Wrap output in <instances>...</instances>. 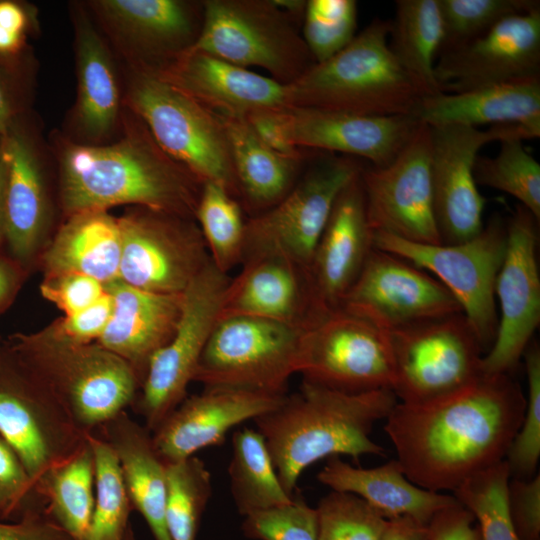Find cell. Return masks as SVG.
<instances>
[{
    "mask_svg": "<svg viewBox=\"0 0 540 540\" xmlns=\"http://www.w3.org/2000/svg\"><path fill=\"white\" fill-rule=\"evenodd\" d=\"M286 395L206 388L174 409L156 428L153 444L166 463L188 459L220 445L236 425L274 410Z\"/></svg>",
    "mask_w": 540,
    "mask_h": 540,
    "instance_id": "obj_23",
    "label": "cell"
},
{
    "mask_svg": "<svg viewBox=\"0 0 540 540\" xmlns=\"http://www.w3.org/2000/svg\"><path fill=\"white\" fill-rule=\"evenodd\" d=\"M373 248L359 175L338 196L306 268L315 318L340 308Z\"/></svg>",
    "mask_w": 540,
    "mask_h": 540,
    "instance_id": "obj_20",
    "label": "cell"
},
{
    "mask_svg": "<svg viewBox=\"0 0 540 540\" xmlns=\"http://www.w3.org/2000/svg\"><path fill=\"white\" fill-rule=\"evenodd\" d=\"M41 293L67 316L102 297L106 293V285L81 273H59L50 275L42 283Z\"/></svg>",
    "mask_w": 540,
    "mask_h": 540,
    "instance_id": "obj_48",
    "label": "cell"
},
{
    "mask_svg": "<svg viewBox=\"0 0 540 540\" xmlns=\"http://www.w3.org/2000/svg\"><path fill=\"white\" fill-rule=\"evenodd\" d=\"M364 166L355 157L318 152L285 197L246 220L242 262L277 256L306 269L338 196Z\"/></svg>",
    "mask_w": 540,
    "mask_h": 540,
    "instance_id": "obj_8",
    "label": "cell"
},
{
    "mask_svg": "<svg viewBox=\"0 0 540 540\" xmlns=\"http://www.w3.org/2000/svg\"><path fill=\"white\" fill-rule=\"evenodd\" d=\"M127 103L169 157L202 184H221L240 198L229 142L218 115L143 66H135L131 75Z\"/></svg>",
    "mask_w": 540,
    "mask_h": 540,
    "instance_id": "obj_5",
    "label": "cell"
},
{
    "mask_svg": "<svg viewBox=\"0 0 540 540\" xmlns=\"http://www.w3.org/2000/svg\"><path fill=\"white\" fill-rule=\"evenodd\" d=\"M27 23V14L19 4L0 1V54H12L21 48Z\"/></svg>",
    "mask_w": 540,
    "mask_h": 540,
    "instance_id": "obj_53",
    "label": "cell"
},
{
    "mask_svg": "<svg viewBox=\"0 0 540 540\" xmlns=\"http://www.w3.org/2000/svg\"><path fill=\"white\" fill-rule=\"evenodd\" d=\"M317 479L332 491L360 497L387 519L408 517L428 525L438 511L458 502L453 495L412 483L397 459L378 467L362 468L333 456L328 458Z\"/></svg>",
    "mask_w": 540,
    "mask_h": 540,
    "instance_id": "obj_27",
    "label": "cell"
},
{
    "mask_svg": "<svg viewBox=\"0 0 540 540\" xmlns=\"http://www.w3.org/2000/svg\"><path fill=\"white\" fill-rule=\"evenodd\" d=\"M340 309L390 332L462 313L452 294L428 272L373 248Z\"/></svg>",
    "mask_w": 540,
    "mask_h": 540,
    "instance_id": "obj_17",
    "label": "cell"
},
{
    "mask_svg": "<svg viewBox=\"0 0 540 540\" xmlns=\"http://www.w3.org/2000/svg\"><path fill=\"white\" fill-rule=\"evenodd\" d=\"M523 358L528 383L522 422L506 454L511 477L531 478L540 458V347L531 340Z\"/></svg>",
    "mask_w": 540,
    "mask_h": 540,
    "instance_id": "obj_45",
    "label": "cell"
},
{
    "mask_svg": "<svg viewBox=\"0 0 540 540\" xmlns=\"http://www.w3.org/2000/svg\"><path fill=\"white\" fill-rule=\"evenodd\" d=\"M316 510L318 540H382L389 520L360 497L332 490Z\"/></svg>",
    "mask_w": 540,
    "mask_h": 540,
    "instance_id": "obj_43",
    "label": "cell"
},
{
    "mask_svg": "<svg viewBox=\"0 0 540 540\" xmlns=\"http://www.w3.org/2000/svg\"><path fill=\"white\" fill-rule=\"evenodd\" d=\"M67 343L72 351L66 362L67 381L77 416L90 424L111 418L133 396L130 364L102 346Z\"/></svg>",
    "mask_w": 540,
    "mask_h": 540,
    "instance_id": "obj_32",
    "label": "cell"
},
{
    "mask_svg": "<svg viewBox=\"0 0 540 540\" xmlns=\"http://www.w3.org/2000/svg\"><path fill=\"white\" fill-rule=\"evenodd\" d=\"M397 402L389 388L353 393L303 379L297 392L254 421L282 486L294 496L302 472L323 458L384 456L370 434Z\"/></svg>",
    "mask_w": 540,
    "mask_h": 540,
    "instance_id": "obj_3",
    "label": "cell"
},
{
    "mask_svg": "<svg viewBox=\"0 0 540 540\" xmlns=\"http://www.w3.org/2000/svg\"><path fill=\"white\" fill-rule=\"evenodd\" d=\"M96 499L84 540H131L127 536L129 495L114 447L91 440Z\"/></svg>",
    "mask_w": 540,
    "mask_h": 540,
    "instance_id": "obj_39",
    "label": "cell"
},
{
    "mask_svg": "<svg viewBox=\"0 0 540 540\" xmlns=\"http://www.w3.org/2000/svg\"><path fill=\"white\" fill-rule=\"evenodd\" d=\"M303 326L231 316L216 322L193 380L206 388H231L286 395L297 373Z\"/></svg>",
    "mask_w": 540,
    "mask_h": 540,
    "instance_id": "obj_10",
    "label": "cell"
},
{
    "mask_svg": "<svg viewBox=\"0 0 540 540\" xmlns=\"http://www.w3.org/2000/svg\"><path fill=\"white\" fill-rule=\"evenodd\" d=\"M229 280L210 259L182 292L174 333L147 364L142 407L150 427L157 428L176 409L194 379Z\"/></svg>",
    "mask_w": 540,
    "mask_h": 540,
    "instance_id": "obj_12",
    "label": "cell"
},
{
    "mask_svg": "<svg viewBox=\"0 0 540 540\" xmlns=\"http://www.w3.org/2000/svg\"><path fill=\"white\" fill-rule=\"evenodd\" d=\"M121 252L119 219L107 211L70 215L45 255L50 275L81 273L105 285L118 279Z\"/></svg>",
    "mask_w": 540,
    "mask_h": 540,
    "instance_id": "obj_29",
    "label": "cell"
},
{
    "mask_svg": "<svg viewBox=\"0 0 540 540\" xmlns=\"http://www.w3.org/2000/svg\"><path fill=\"white\" fill-rule=\"evenodd\" d=\"M281 111H259L246 117L258 138L274 152L287 158L305 162L319 151L302 150L292 146L286 138Z\"/></svg>",
    "mask_w": 540,
    "mask_h": 540,
    "instance_id": "obj_51",
    "label": "cell"
},
{
    "mask_svg": "<svg viewBox=\"0 0 540 540\" xmlns=\"http://www.w3.org/2000/svg\"><path fill=\"white\" fill-rule=\"evenodd\" d=\"M92 7L109 30L138 58L157 69L191 48L202 27V2L98 0Z\"/></svg>",
    "mask_w": 540,
    "mask_h": 540,
    "instance_id": "obj_22",
    "label": "cell"
},
{
    "mask_svg": "<svg viewBox=\"0 0 540 540\" xmlns=\"http://www.w3.org/2000/svg\"><path fill=\"white\" fill-rule=\"evenodd\" d=\"M113 299L111 319L98 339L100 346L125 361L147 366L165 345L178 322L182 293L161 294L141 290L120 280L106 285Z\"/></svg>",
    "mask_w": 540,
    "mask_h": 540,
    "instance_id": "obj_26",
    "label": "cell"
},
{
    "mask_svg": "<svg viewBox=\"0 0 540 540\" xmlns=\"http://www.w3.org/2000/svg\"><path fill=\"white\" fill-rule=\"evenodd\" d=\"M297 373L346 392L392 390L388 332L340 308L326 312L303 328Z\"/></svg>",
    "mask_w": 540,
    "mask_h": 540,
    "instance_id": "obj_11",
    "label": "cell"
},
{
    "mask_svg": "<svg viewBox=\"0 0 540 540\" xmlns=\"http://www.w3.org/2000/svg\"><path fill=\"white\" fill-rule=\"evenodd\" d=\"M394 367L392 391L406 404L454 394L482 375L485 351L467 318L456 313L388 332Z\"/></svg>",
    "mask_w": 540,
    "mask_h": 540,
    "instance_id": "obj_9",
    "label": "cell"
},
{
    "mask_svg": "<svg viewBox=\"0 0 540 540\" xmlns=\"http://www.w3.org/2000/svg\"><path fill=\"white\" fill-rule=\"evenodd\" d=\"M194 216L213 265L227 274L241 264L246 220L229 190L215 182L203 183Z\"/></svg>",
    "mask_w": 540,
    "mask_h": 540,
    "instance_id": "obj_36",
    "label": "cell"
},
{
    "mask_svg": "<svg viewBox=\"0 0 540 540\" xmlns=\"http://www.w3.org/2000/svg\"><path fill=\"white\" fill-rule=\"evenodd\" d=\"M202 6L201 31L189 49L243 68H263L284 85L315 63L299 23L272 0H205Z\"/></svg>",
    "mask_w": 540,
    "mask_h": 540,
    "instance_id": "obj_7",
    "label": "cell"
},
{
    "mask_svg": "<svg viewBox=\"0 0 540 540\" xmlns=\"http://www.w3.org/2000/svg\"><path fill=\"white\" fill-rule=\"evenodd\" d=\"M413 116L430 127L518 125L540 136V76L424 96Z\"/></svg>",
    "mask_w": 540,
    "mask_h": 540,
    "instance_id": "obj_25",
    "label": "cell"
},
{
    "mask_svg": "<svg viewBox=\"0 0 540 540\" xmlns=\"http://www.w3.org/2000/svg\"><path fill=\"white\" fill-rule=\"evenodd\" d=\"M523 142L520 138L505 139L495 157L478 156L474 178L477 185L514 197L540 221V164Z\"/></svg>",
    "mask_w": 540,
    "mask_h": 540,
    "instance_id": "obj_37",
    "label": "cell"
},
{
    "mask_svg": "<svg viewBox=\"0 0 540 540\" xmlns=\"http://www.w3.org/2000/svg\"><path fill=\"white\" fill-rule=\"evenodd\" d=\"M7 164L4 235L13 253L29 257L47 219V200L38 157L28 139L11 128L0 139Z\"/></svg>",
    "mask_w": 540,
    "mask_h": 540,
    "instance_id": "obj_28",
    "label": "cell"
},
{
    "mask_svg": "<svg viewBox=\"0 0 540 540\" xmlns=\"http://www.w3.org/2000/svg\"><path fill=\"white\" fill-rule=\"evenodd\" d=\"M443 40L438 0H397L390 20L389 47L422 92L439 93L434 66Z\"/></svg>",
    "mask_w": 540,
    "mask_h": 540,
    "instance_id": "obj_33",
    "label": "cell"
},
{
    "mask_svg": "<svg viewBox=\"0 0 540 540\" xmlns=\"http://www.w3.org/2000/svg\"><path fill=\"white\" fill-rule=\"evenodd\" d=\"M434 76L443 93L540 76V9L509 16L479 37L441 54Z\"/></svg>",
    "mask_w": 540,
    "mask_h": 540,
    "instance_id": "obj_18",
    "label": "cell"
},
{
    "mask_svg": "<svg viewBox=\"0 0 540 540\" xmlns=\"http://www.w3.org/2000/svg\"><path fill=\"white\" fill-rule=\"evenodd\" d=\"M118 280L161 294H180L210 261L203 236L182 217L144 208L119 219Z\"/></svg>",
    "mask_w": 540,
    "mask_h": 540,
    "instance_id": "obj_16",
    "label": "cell"
},
{
    "mask_svg": "<svg viewBox=\"0 0 540 540\" xmlns=\"http://www.w3.org/2000/svg\"><path fill=\"white\" fill-rule=\"evenodd\" d=\"M510 469L503 460L465 480L453 496L469 510L478 525L482 540H520L507 507Z\"/></svg>",
    "mask_w": 540,
    "mask_h": 540,
    "instance_id": "obj_40",
    "label": "cell"
},
{
    "mask_svg": "<svg viewBox=\"0 0 540 540\" xmlns=\"http://www.w3.org/2000/svg\"><path fill=\"white\" fill-rule=\"evenodd\" d=\"M154 70L217 115L246 118L289 108L286 85L202 51L188 49Z\"/></svg>",
    "mask_w": 540,
    "mask_h": 540,
    "instance_id": "obj_21",
    "label": "cell"
},
{
    "mask_svg": "<svg viewBox=\"0 0 540 540\" xmlns=\"http://www.w3.org/2000/svg\"><path fill=\"white\" fill-rule=\"evenodd\" d=\"M0 434L21 458L30 474L46 463L48 448L30 410L15 396L0 392Z\"/></svg>",
    "mask_w": 540,
    "mask_h": 540,
    "instance_id": "obj_47",
    "label": "cell"
},
{
    "mask_svg": "<svg viewBox=\"0 0 540 540\" xmlns=\"http://www.w3.org/2000/svg\"><path fill=\"white\" fill-rule=\"evenodd\" d=\"M438 3L443 25L438 57L479 37L509 16L540 9L538 0H438Z\"/></svg>",
    "mask_w": 540,
    "mask_h": 540,
    "instance_id": "obj_41",
    "label": "cell"
},
{
    "mask_svg": "<svg viewBox=\"0 0 540 540\" xmlns=\"http://www.w3.org/2000/svg\"><path fill=\"white\" fill-rule=\"evenodd\" d=\"M218 116L229 142L240 199L252 211V216L259 214L286 196L295 185V176L304 162L268 148L246 118Z\"/></svg>",
    "mask_w": 540,
    "mask_h": 540,
    "instance_id": "obj_30",
    "label": "cell"
},
{
    "mask_svg": "<svg viewBox=\"0 0 540 540\" xmlns=\"http://www.w3.org/2000/svg\"><path fill=\"white\" fill-rule=\"evenodd\" d=\"M430 136L434 208L441 241L461 243L476 236L484 226L486 200L474 178L481 148L509 138L525 141L534 137L518 125H496L486 130L442 125L430 127Z\"/></svg>",
    "mask_w": 540,
    "mask_h": 540,
    "instance_id": "obj_15",
    "label": "cell"
},
{
    "mask_svg": "<svg viewBox=\"0 0 540 540\" xmlns=\"http://www.w3.org/2000/svg\"><path fill=\"white\" fill-rule=\"evenodd\" d=\"M360 179L373 232L423 244L442 243L434 208L428 125L420 123L389 164L365 165Z\"/></svg>",
    "mask_w": 540,
    "mask_h": 540,
    "instance_id": "obj_13",
    "label": "cell"
},
{
    "mask_svg": "<svg viewBox=\"0 0 540 540\" xmlns=\"http://www.w3.org/2000/svg\"><path fill=\"white\" fill-rule=\"evenodd\" d=\"M358 4L355 0H308L302 37L314 59L321 63L345 48L356 36Z\"/></svg>",
    "mask_w": 540,
    "mask_h": 540,
    "instance_id": "obj_42",
    "label": "cell"
},
{
    "mask_svg": "<svg viewBox=\"0 0 540 540\" xmlns=\"http://www.w3.org/2000/svg\"><path fill=\"white\" fill-rule=\"evenodd\" d=\"M428 540H482L472 513L459 502L438 511L428 523Z\"/></svg>",
    "mask_w": 540,
    "mask_h": 540,
    "instance_id": "obj_52",
    "label": "cell"
},
{
    "mask_svg": "<svg viewBox=\"0 0 540 540\" xmlns=\"http://www.w3.org/2000/svg\"><path fill=\"white\" fill-rule=\"evenodd\" d=\"M390 20L374 18L340 52L287 84L289 107L364 116L413 115L426 96L389 47Z\"/></svg>",
    "mask_w": 540,
    "mask_h": 540,
    "instance_id": "obj_4",
    "label": "cell"
},
{
    "mask_svg": "<svg viewBox=\"0 0 540 540\" xmlns=\"http://www.w3.org/2000/svg\"><path fill=\"white\" fill-rule=\"evenodd\" d=\"M229 280L219 318L249 316L306 326L315 319L306 269L277 256L245 259Z\"/></svg>",
    "mask_w": 540,
    "mask_h": 540,
    "instance_id": "obj_24",
    "label": "cell"
},
{
    "mask_svg": "<svg viewBox=\"0 0 540 540\" xmlns=\"http://www.w3.org/2000/svg\"><path fill=\"white\" fill-rule=\"evenodd\" d=\"M24 481V474L10 450L0 442V485L15 488Z\"/></svg>",
    "mask_w": 540,
    "mask_h": 540,
    "instance_id": "obj_56",
    "label": "cell"
},
{
    "mask_svg": "<svg viewBox=\"0 0 540 540\" xmlns=\"http://www.w3.org/2000/svg\"><path fill=\"white\" fill-rule=\"evenodd\" d=\"M7 177V164L0 142V237L4 235V203Z\"/></svg>",
    "mask_w": 540,
    "mask_h": 540,
    "instance_id": "obj_59",
    "label": "cell"
},
{
    "mask_svg": "<svg viewBox=\"0 0 540 540\" xmlns=\"http://www.w3.org/2000/svg\"><path fill=\"white\" fill-rule=\"evenodd\" d=\"M506 242V221L498 215L476 236L457 244H423L373 232L374 248L428 272L452 294L485 353L494 342L498 326L495 283Z\"/></svg>",
    "mask_w": 540,
    "mask_h": 540,
    "instance_id": "obj_6",
    "label": "cell"
},
{
    "mask_svg": "<svg viewBox=\"0 0 540 540\" xmlns=\"http://www.w3.org/2000/svg\"><path fill=\"white\" fill-rule=\"evenodd\" d=\"M93 458L89 454L75 458L54 477L53 508L60 523L74 540H84L92 519Z\"/></svg>",
    "mask_w": 540,
    "mask_h": 540,
    "instance_id": "obj_44",
    "label": "cell"
},
{
    "mask_svg": "<svg viewBox=\"0 0 540 540\" xmlns=\"http://www.w3.org/2000/svg\"><path fill=\"white\" fill-rule=\"evenodd\" d=\"M242 530L257 540H318V514L302 498L244 516Z\"/></svg>",
    "mask_w": 540,
    "mask_h": 540,
    "instance_id": "obj_46",
    "label": "cell"
},
{
    "mask_svg": "<svg viewBox=\"0 0 540 540\" xmlns=\"http://www.w3.org/2000/svg\"><path fill=\"white\" fill-rule=\"evenodd\" d=\"M59 159L69 215L124 204L182 218L195 214L203 184L158 146L143 123L114 143H66Z\"/></svg>",
    "mask_w": 540,
    "mask_h": 540,
    "instance_id": "obj_2",
    "label": "cell"
},
{
    "mask_svg": "<svg viewBox=\"0 0 540 540\" xmlns=\"http://www.w3.org/2000/svg\"><path fill=\"white\" fill-rule=\"evenodd\" d=\"M0 540H74L65 530L55 524L27 518L20 523L0 522Z\"/></svg>",
    "mask_w": 540,
    "mask_h": 540,
    "instance_id": "obj_54",
    "label": "cell"
},
{
    "mask_svg": "<svg viewBox=\"0 0 540 540\" xmlns=\"http://www.w3.org/2000/svg\"><path fill=\"white\" fill-rule=\"evenodd\" d=\"M114 449L129 498L143 515L155 540H171L165 524L167 463L158 454L153 440L131 427Z\"/></svg>",
    "mask_w": 540,
    "mask_h": 540,
    "instance_id": "obj_35",
    "label": "cell"
},
{
    "mask_svg": "<svg viewBox=\"0 0 540 540\" xmlns=\"http://www.w3.org/2000/svg\"><path fill=\"white\" fill-rule=\"evenodd\" d=\"M382 540H428V525L408 517L389 519Z\"/></svg>",
    "mask_w": 540,
    "mask_h": 540,
    "instance_id": "obj_55",
    "label": "cell"
},
{
    "mask_svg": "<svg viewBox=\"0 0 540 540\" xmlns=\"http://www.w3.org/2000/svg\"><path fill=\"white\" fill-rule=\"evenodd\" d=\"M510 520L520 540H540V475L511 477L507 486Z\"/></svg>",
    "mask_w": 540,
    "mask_h": 540,
    "instance_id": "obj_49",
    "label": "cell"
},
{
    "mask_svg": "<svg viewBox=\"0 0 540 540\" xmlns=\"http://www.w3.org/2000/svg\"><path fill=\"white\" fill-rule=\"evenodd\" d=\"M76 124L96 144L114 130L120 111V90L113 60L94 27L85 18L77 21Z\"/></svg>",
    "mask_w": 540,
    "mask_h": 540,
    "instance_id": "obj_31",
    "label": "cell"
},
{
    "mask_svg": "<svg viewBox=\"0 0 540 540\" xmlns=\"http://www.w3.org/2000/svg\"><path fill=\"white\" fill-rule=\"evenodd\" d=\"M10 288V276L5 267L0 263V301L7 295Z\"/></svg>",
    "mask_w": 540,
    "mask_h": 540,
    "instance_id": "obj_60",
    "label": "cell"
},
{
    "mask_svg": "<svg viewBox=\"0 0 540 540\" xmlns=\"http://www.w3.org/2000/svg\"><path fill=\"white\" fill-rule=\"evenodd\" d=\"M12 108L7 94L0 83V139L11 128Z\"/></svg>",
    "mask_w": 540,
    "mask_h": 540,
    "instance_id": "obj_58",
    "label": "cell"
},
{
    "mask_svg": "<svg viewBox=\"0 0 540 540\" xmlns=\"http://www.w3.org/2000/svg\"><path fill=\"white\" fill-rule=\"evenodd\" d=\"M282 117L292 146L364 159L374 167L389 164L420 125L413 115L364 116L306 107H289Z\"/></svg>",
    "mask_w": 540,
    "mask_h": 540,
    "instance_id": "obj_19",
    "label": "cell"
},
{
    "mask_svg": "<svg viewBox=\"0 0 540 540\" xmlns=\"http://www.w3.org/2000/svg\"><path fill=\"white\" fill-rule=\"evenodd\" d=\"M228 474L235 506L243 516L287 504L294 498L282 486L258 430L246 427L233 434Z\"/></svg>",
    "mask_w": 540,
    "mask_h": 540,
    "instance_id": "obj_34",
    "label": "cell"
},
{
    "mask_svg": "<svg viewBox=\"0 0 540 540\" xmlns=\"http://www.w3.org/2000/svg\"><path fill=\"white\" fill-rule=\"evenodd\" d=\"M525 406L526 395L511 374H483L436 401H398L384 430L412 483L453 492L471 476L505 460Z\"/></svg>",
    "mask_w": 540,
    "mask_h": 540,
    "instance_id": "obj_1",
    "label": "cell"
},
{
    "mask_svg": "<svg viewBox=\"0 0 540 540\" xmlns=\"http://www.w3.org/2000/svg\"><path fill=\"white\" fill-rule=\"evenodd\" d=\"M165 524L171 540H195L211 496V475L196 457L167 463Z\"/></svg>",
    "mask_w": 540,
    "mask_h": 540,
    "instance_id": "obj_38",
    "label": "cell"
},
{
    "mask_svg": "<svg viewBox=\"0 0 540 540\" xmlns=\"http://www.w3.org/2000/svg\"><path fill=\"white\" fill-rule=\"evenodd\" d=\"M273 4L291 19L301 24L304 17L306 2L304 0H272Z\"/></svg>",
    "mask_w": 540,
    "mask_h": 540,
    "instance_id": "obj_57",
    "label": "cell"
},
{
    "mask_svg": "<svg viewBox=\"0 0 540 540\" xmlns=\"http://www.w3.org/2000/svg\"><path fill=\"white\" fill-rule=\"evenodd\" d=\"M506 230V251L495 283L500 315L494 342L482 358L485 375L511 374L540 323L539 221L517 205Z\"/></svg>",
    "mask_w": 540,
    "mask_h": 540,
    "instance_id": "obj_14",
    "label": "cell"
},
{
    "mask_svg": "<svg viewBox=\"0 0 540 540\" xmlns=\"http://www.w3.org/2000/svg\"><path fill=\"white\" fill-rule=\"evenodd\" d=\"M113 312V299L106 293L88 307L65 316L56 328V337L73 343L85 344L99 339L105 331Z\"/></svg>",
    "mask_w": 540,
    "mask_h": 540,
    "instance_id": "obj_50",
    "label": "cell"
}]
</instances>
